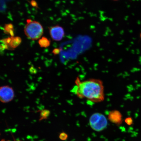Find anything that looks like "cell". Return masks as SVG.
Listing matches in <instances>:
<instances>
[{"label": "cell", "mask_w": 141, "mask_h": 141, "mask_svg": "<svg viewBox=\"0 0 141 141\" xmlns=\"http://www.w3.org/2000/svg\"><path fill=\"white\" fill-rule=\"evenodd\" d=\"M76 86L74 92L80 99H86L91 102L98 103L105 99L104 88L102 81L91 79L81 81L79 77L75 81Z\"/></svg>", "instance_id": "1"}, {"label": "cell", "mask_w": 141, "mask_h": 141, "mask_svg": "<svg viewBox=\"0 0 141 141\" xmlns=\"http://www.w3.org/2000/svg\"><path fill=\"white\" fill-rule=\"evenodd\" d=\"M27 22V23L24 28V31L27 37L33 40L40 39L44 33L42 25L39 22L30 19H28Z\"/></svg>", "instance_id": "2"}, {"label": "cell", "mask_w": 141, "mask_h": 141, "mask_svg": "<svg viewBox=\"0 0 141 141\" xmlns=\"http://www.w3.org/2000/svg\"><path fill=\"white\" fill-rule=\"evenodd\" d=\"M90 126L92 129L100 132L107 128L108 121L106 117L100 113L96 112L91 115L89 119Z\"/></svg>", "instance_id": "3"}, {"label": "cell", "mask_w": 141, "mask_h": 141, "mask_svg": "<svg viewBox=\"0 0 141 141\" xmlns=\"http://www.w3.org/2000/svg\"><path fill=\"white\" fill-rule=\"evenodd\" d=\"M14 93L13 88L8 86L1 87L0 88V100L3 103H7L14 98Z\"/></svg>", "instance_id": "4"}, {"label": "cell", "mask_w": 141, "mask_h": 141, "mask_svg": "<svg viewBox=\"0 0 141 141\" xmlns=\"http://www.w3.org/2000/svg\"><path fill=\"white\" fill-rule=\"evenodd\" d=\"M49 33L52 39L57 41H61L65 35L64 29L58 25L50 28Z\"/></svg>", "instance_id": "5"}, {"label": "cell", "mask_w": 141, "mask_h": 141, "mask_svg": "<svg viewBox=\"0 0 141 141\" xmlns=\"http://www.w3.org/2000/svg\"><path fill=\"white\" fill-rule=\"evenodd\" d=\"M122 117L121 113L117 110L110 111L108 115V119L110 121L117 125L122 124L123 120Z\"/></svg>", "instance_id": "6"}, {"label": "cell", "mask_w": 141, "mask_h": 141, "mask_svg": "<svg viewBox=\"0 0 141 141\" xmlns=\"http://www.w3.org/2000/svg\"><path fill=\"white\" fill-rule=\"evenodd\" d=\"M11 37L12 39L10 44V50H13L19 46L22 42V39L20 37L18 36Z\"/></svg>", "instance_id": "7"}, {"label": "cell", "mask_w": 141, "mask_h": 141, "mask_svg": "<svg viewBox=\"0 0 141 141\" xmlns=\"http://www.w3.org/2000/svg\"><path fill=\"white\" fill-rule=\"evenodd\" d=\"M51 41L45 37L41 38L38 41V43L41 48H47L50 45Z\"/></svg>", "instance_id": "8"}, {"label": "cell", "mask_w": 141, "mask_h": 141, "mask_svg": "<svg viewBox=\"0 0 141 141\" xmlns=\"http://www.w3.org/2000/svg\"><path fill=\"white\" fill-rule=\"evenodd\" d=\"M50 112L48 109L42 110L40 111L39 121L46 119L50 114Z\"/></svg>", "instance_id": "9"}, {"label": "cell", "mask_w": 141, "mask_h": 141, "mask_svg": "<svg viewBox=\"0 0 141 141\" xmlns=\"http://www.w3.org/2000/svg\"><path fill=\"white\" fill-rule=\"evenodd\" d=\"M13 29H14V27H13V25L12 24H5L4 28V33L7 34H9L10 32Z\"/></svg>", "instance_id": "10"}, {"label": "cell", "mask_w": 141, "mask_h": 141, "mask_svg": "<svg viewBox=\"0 0 141 141\" xmlns=\"http://www.w3.org/2000/svg\"><path fill=\"white\" fill-rule=\"evenodd\" d=\"M68 135L65 132H62L60 134L59 138L62 140H65L67 139Z\"/></svg>", "instance_id": "11"}, {"label": "cell", "mask_w": 141, "mask_h": 141, "mask_svg": "<svg viewBox=\"0 0 141 141\" xmlns=\"http://www.w3.org/2000/svg\"><path fill=\"white\" fill-rule=\"evenodd\" d=\"M124 121L126 124L129 126L132 125L133 123V119L131 117L126 118Z\"/></svg>", "instance_id": "12"}, {"label": "cell", "mask_w": 141, "mask_h": 141, "mask_svg": "<svg viewBox=\"0 0 141 141\" xmlns=\"http://www.w3.org/2000/svg\"><path fill=\"white\" fill-rule=\"evenodd\" d=\"M30 3L31 5L33 7H35L37 8H39L37 2L35 0H32L30 2Z\"/></svg>", "instance_id": "13"}, {"label": "cell", "mask_w": 141, "mask_h": 141, "mask_svg": "<svg viewBox=\"0 0 141 141\" xmlns=\"http://www.w3.org/2000/svg\"><path fill=\"white\" fill-rule=\"evenodd\" d=\"M60 49L59 48H56L52 51V53L54 55H57L60 53Z\"/></svg>", "instance_id": "14"}, {"label": "cell", "mask_w": 141, "mask_h": 141, "mask_svg": "<svg viewBox=\"0 0 141 141\" xmlns=\"http://www.w3.org/2000/svg\"><path fill=\"white\" fill-rule=\"evenodd\" d=\"M29 71L31 74H36L37 72V70L33 66L30 67V68H29Z\"/></svg>", "instance_id": "15"}, {"label": "cell", "mask_w": 141, "mask_h": 141, "mask_svg": "<svg viewBox=\"0 0 141 141\" xmlns=\"http://www.w3.org/2000/svg\"><path fill=\"white\" fill-rule=\"evenodd\" d=\"M112 1H119V0H112Z\"/></svg>", "instance_id": "16"}, {"label": "cell", "mask_w": 141, "mask_h": 141, "mask_svg": "<svg viewBox=\"0 0 141 141\" xmlns=\"http://www.w3.org/2000/svg\"><path fill=\"white\" fill-rule=\"evenodd\" d=\"M140 39H141V33H140Z\"/></svg>", "instance_id": "17"}, {"label": "cell", "mask_w": 141, "mask_h": 141, "mask_svg": "<svg viewBox=\"0 0 141 141\" xmlns=\"http://www.w3.org/2000/svg\"></svg>", "instance_id": "18"}]
</instances>
